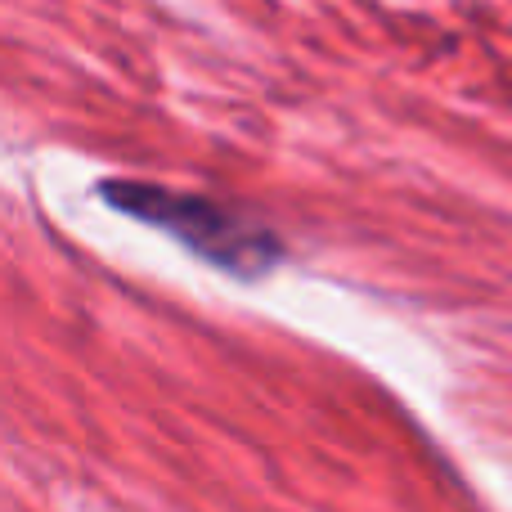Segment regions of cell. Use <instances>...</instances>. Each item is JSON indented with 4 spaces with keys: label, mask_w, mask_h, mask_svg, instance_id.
Here are the masks:
<instances>
[{
    "label": "cell",
    "mask_w": 512,
    "mask_h": 512,
    "mask_svg": "<svg viewBox=\"0 0 512 512\" xmlns=\"http://www.w3.org/2000/svg\"><path fill=\"white\" fill-rule=\"evenodd\" d=\"M99 194L117 212L135 216L144 225H158L171 239L185 243L189 252H198L203 261L221 265L230 274H265L279 261V239L265 225H256L252 216L234 212L216 198L180 194V189L144 185V180H108Z\"/></svg>",
    "instance_id": "cell-1"
}]
</instances>
